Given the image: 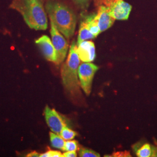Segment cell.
Returning <instances> with one entry per match:
<instances>
[{
    "label": "cell",
    "instance_id": "cell-1",
    "mask_svg": "<svg viewBox=\"0 0 157 157\" xmlns=\"http://www.w3.org/2000/svg\"><path fill=\"white\" fill-rule=\"evenodd\" d=\"M45 0H12L10 8L19 12L30 28L45 30L48 20L44 8Z\"/></svg>",
    "mask_w": 157,
    "mask_h": 157
},
{
    "label": "cell",
    "instance_id": "cell-2",
    "mask_svg": "<svg viewBox=\"0 0 157 157\" xmlns=\"http://www.w3.org/2000/svg\"><path fill=\"white\" fill-rule=\"evenodd\" d=\"M77 48V44L73 41L70 47L67 59L62 65L61 72L62 83L65 90L75 101L79 100L82 97L78 76V68L80 59Z\"/></svg>",
    "mask_w": 157,
    "mask_h": 157
},
{
    "label": "cell",
    "instance_id": "cell-3",
    "mask_svg": "<svg viewBox=\"0 0 157 157\" xmlns=\"http://www.w3.org/2000/svg\"><path fill=\"white\" fill-rule=\"evenodd\" d=\"M45 8L51 21L57 29L66 38H71L75 33L77 22L73 10L65 4L56 0L48 1Z\"/></svg>",
    "mask_w": 157,
    "mask_h": 157
},
{
    "label": "cell",
    "instance_id": "cell-4",
    "mask_svg": "<svg viewBox=\"0 0 157 157\" xmlns=\"http://www.w3.org/2000/svg\"><path fill=\"white\" fill-rule=\"evenodd\" d=\"M108 9L112 17L119 21L128 20L132 6L124 0H97Z\"/></svg>",
    "mask_w": 157,
    "mask_h": 157
},
{
    "label": "cell",
    "instance_id": "cell-5",
    "mask_svg": "<svg viewBox=\"0 0 157 157\" xmlns=\"http://www.w3.org/2000/svg\"><path fill=\"white\" fill-rule=\"evenodd\" d=\"M98 69L97 65L91 62H82L78 67V76L80 87L87 95L90 94L93 80Z\"/></svg>",
    "mask_w": 157,
    "mask_h": 157
},
{
    "label": "cell",
    "instance_id": "cell-6",
    "mask_svg": "<svg viewBox=\"0 0 157 157\" xmlns=\"http://www.w3.org/2000/svg\"><path fill=\"white\" fill-rule=\"evenodd\" d=\"M50 33L52 39V43L56 49V64L59 65L64 61L68 50L67 41L63 37L61 32L57 29L54 23L51 21Z\"/></svg>",
    "mask_w": 157,
    "mask_h": 157
},
{
    "label": "cell",
    "instance_id": "cell-7",
    "mask_svg": "<svg viewBox=\"0 0 157 157\" xmlns=\"http://www.w3.org/2000/svg\"><path fill=\"white\" fill-rule=\"evenodd\" d=\"M44 113L46 123L51 130L60 135L63 128L67 126L63 118L56 109H51L48 105H46Z\"/></svg>",
    "mask_w": 157,
    "mask_h": 157
},
{
    "label": "cell",
    "instance_id": "cell-8",
    "mask_svg": "<svg viewBox=\"0 0 157 157\" xmlns=\"http://www.w3.org/2000/svg\"><path fill=\"white\" fill-rule=\"evenodd\" d=\"M35 43L39 46L45 59L51 62L56 63L57 57L56 49L50 37L46 35H43L39 39L36 40Z\"/></svg>",
    "mask_w": 157,
    "mask_h": 157
},
{
    "label": "cell",
    "instance_id": "cell-9",
    "mask_svg": "<svg viewBox=\"0 0 157 157\" xmlns=\"http://www.w3.org/2000/svg\"><path fill=\"white\" fill-rule=\"evenodd\" d=\"M78 45V53L80 61L93 62L95 58V44L91 41H83Z\"/></svg>",
    "mask_w": 157,
    "mask_h": 157
},
{
    "label": "cell",
    "instance_id": "cell-10",
    "mask_svg": "<svg viewBox=\"0 0 157 157\" xmlns=\"http://www.w3.org/2000/svg\"><path fill=\"white\" fill-rule=\"evenodd\" d=\"M97 20L101 33L110 28L116 19L111 15L108 9L105 6L101 5L98 8Z\"/></svg>",
    "mask_w": 157,
    "mask_h": 157
},
{
    "label": "cell",
    "instance_id": "cell-11",
    "mask_svg": "<svg viewBox=\"0 0 157 157\" xmlns=\"http://www.w3.org/2000/svg\"><path fill=\"white\" fill-rule=\"evenodd\" d=\"M136 155L139 157H157V147L146 143L136 151Z\"/></svg>",
    "mask_w": 157,
    "mask_h": 157
},
{
    "label": "cell",
    "instance_id": "cell-12",
    "mask_svg": "<svg viewBox=\"0 0 157 157\" xmlns=\"http://www.w3.org/2000/svg\"><path fill=\"white\" fill-rule=\"evenodd\" d=\"M84 22L86 23L91 33L97 37L101 33L97 20V14L92 13L85 17Z\"/></svg>",
    "mask_w": 157,
    "mask_h": 157
},
{
    "label": "cell",
    "instance_id": "cell-13",
    "mask_svg": "<svg viewBox=\"0 0 157 157\" xmlns=\"http://www.w3.org/2000/svg\"><path fill=\"white\" fill-rule=\"evenodd\" d=\"M95 36L91 33L90 30L88 28L87 25L84 21H82L80 23L79 31H78V37L77 45H78L82 41L87 40L93 39L95 38Z\"/></svg>",
    "mask_w": 157,
    "mask_h": 157
},
{
    "label": "cell",
    "instance_id": "cell-14",
    "mask_svg": "<svg viewBox=\"0 0 157 157\" xmlns=\"http://www.w3.org/2000/svg\"><path fill=\"white\" fill-rule=\"evenodd\" d=\"M50 137L51 145L53 147L63 150L65 141L60 135H57L54 132H50Z\"/></svg>",
    "mask_w": 157,
    "mask_h": 157
},
{
    "label": "cell",
    "instance_id": "cell-15",
    "mask_svg": "<svg viewBox=\"0 0 157 157\" xmlns=\"http://www.w3.org/2000/svg\"><path fill=\"white\" fill-rule=\"evenodd\" d=\"M78 133L68 128L67 126H65L61 131L60 136L65 140H71L73 139L76 136Z\"/></svg>",
    "mask_w": 157,
    "mask_h": 157
},
{
    "label": "cell",
    "instance_id": "cell-16",
    "mask_svg": "<svg viewBox=\"0 0 157 157\" xmlns=\"http://www.w3.org/2000/svg\"><path fill=\"white\" fill-rule=\"evenodd\" d=\"M78 156L80 157H100V155L94 150L82 147L78 150Z\"/></svg>",
    "mask_w": 157,
    "mask_h": 157
},
{
    "label": "cell",
    "instance_id": "cell-17",
    "mask_svg": "<svg viewBox=\"0 0 157 157\" xmlns=\"http://www.w3.org/2000/svg\"><path fill=\"white\" fill-rule=\"evenodd\" d=\"M79 150L78 142L76 140H67L63 147V151H76Z\"/></svg>",
    "mask_w": 157,
    "mask_h": 157
},
{
    "label": "cell",
    "instance_id": "cell-18",
    "mask_svg": "<svg viewBox=\"0 0 157 157\" xmlns=\"http://www.w3.org/2000/svg\"><path fill=\"white\" fill-rule=\"evenodd\" d=\"M40 157H63V154L61 152L58 151L48 150L45 153L40 155Z\"/></svg>",
    "mask_w": 157,
    "mask_h": 157
},
{
    "label": "cell",
    "instance_id": "cell-19",
    "mask_svg": "<svg viewBox=\"0 0 157 157\" xmlns=\"http://www.w3.org/2000/svg\"><path fill=\"white\" fill-rule=\"evenodd\" d=\"M112 157H131L129 152H117L112 154Z\"/></svg>",
    "mask_w": 157,
    "mask_h": 157
},
{
    "label": "cell",
    "instance_id": "cell-20",
    "mask_svg": "<svg viewBox=\"0 0 157 157\" xmlns=\"http://www.w3.org/2000/svg\"><path fill=\"white\" fill-rule=\"evenodd\" d=\"M77 152L76 151H67L63 154V157H76Z\"/></svg>",
    "mask_w": 157,
    "mask_h": 157
},
{
    "label": "cell",
    "instance_id": "cell-21",
    "mask_svg": "<svg viewBox=\"0 0 157 157\" xmlns=\"http://www.w3.org/2000/svg\"><path fill=\"white\" fill-rule=\"evenodd\" d=\"M76 4L82 6H85L88 4L89 0H73Z\"/></svg>",
    "mask_w": 157,
    "mask_h": 157
},
{
    "label": "cell",
    "instance_id": "cell-22",
    "mask_svg": "<svg viewBox=\"0 0 157 157\" xmlns=\"http://www.w3.org/2000/svg\"><path fill=\"white\" fill-rule=\"evenodd\" d=\"M40 154H39L38 152H37L36 151H33L30 152V154H28L27 157H40Z\"/></svg>",
    "mask_w": 157,
    "mask_h": 157
}]
</instances>
